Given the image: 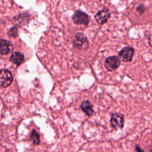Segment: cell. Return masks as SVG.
I'll list each match as a JSON object with an SVG mask.
<instances>
[{
    "label": "cell",
    "instance_id": "obj_11",
    "mask_svg": "<svg viewBox=\"0 0 152 152\" xmlns=\"http://www.w3.org/2000/svg\"><path fill=\"white\" fill-rule=\"evenodd\" d=\"M30 140L33 144L38 145L40 143V136L39 134L34 130L33 129L30 135Z\"/></svg>",
    "mask_w": 152,
    "mask_h": 152
},
{
    "label": "cell",
    "instance_id": "obj_10",
    "mask_svg": "<svg viewBox=\"0 0 152 152\" xmlns=\"http://www.w3.org/2000/svg\"><path fill=\"white\" fill-rule=\"evenodd\" d=\"M24 60V55L18 52H15L12 53L10 56V61L17 65H20L21 64Z\"/></svg>",
    "mask_w": 152,
    "mask_h": 152
},
{
    "label": "cell",
    "instance_id": "obj_1",
    "mask_svg": "<svg viewBox=\"0 0 152 152\" xmlns=\"http://www.w3.org/2000/svg\"><path fill=\"white\" fill-rule=\"evenodd\" d=\"M73 45L74 48L80 50H86L88 47V42L86 36L83 33H77Z\"/></svg>",
    "mask_w": 152,
    "mask_h": 152
},
{
    "label": "cell",
    "instance_id": "obj_8",
    "mask_svg": "<svg viewBox=\"0 0 152 152\" xmlns=\"http://www.w3.org/2000/svg\"><path fill=\"white\" fill-rule=\"evenodd\" d=\"M13 49L12 43L7 40L0 39V53L6 55L11 52Z\"/></svg>",
    "mask_w": 152,
    "mask_h": 152
},
{
    "label": "cell",
    "instance_id": "obj_12",
    "mask_svg": "<svg viewBox=\"0 0 152 152\" xmlns=\"http://www.w3.org/2000/svg\"><path fill=\"white\" fill-rule=\"evenodd\" d=\"M135 150L137 152H144L140 147L138 145H137L135 147Z\"/></svg>",
    "mask_w": 152,
    "mask_h": 152
},
{
    "label": "cell",
    "instance_id": "obj_2",
    "mask_svg": "<svg viewBox=\"0 0 152 152\" xmlns=\"http://www.w3.org/2000/svg\"><path fill=\"white\" fill-rule=\"evenodd\" d=\"M13 81L11 72L5 69L0 70V86L7 87L9 86Z\"/></svg>",
    "mask_w": 152,
    "mask_h": 152
},
{
    "label": "cell",
    "instance_id": "obj_3",
    "mask_svg": "<svg viewBox=\"0 0 152 152\" xmlns=\"http://www.w3.org/2000/svg\"><path fill=\"white\" fill-rule=\"evenodd\" d=\"M121 64V59L116 56H111L106 58L104 61V66L109 71H112L116 69Z\"/></svg>",
    "mask_w": 152,
    "mask_h": 152
},
{
    "label": "cell",
    "instance_id": "obj_5",
    "mask_svg": "<svg viewBox=\"0 0 152 152\" xmlns=\"http://www.w3.org/2000/svg\"><path fill=\"white\" fill-rule=\"evenodd\" d=\"M134 54V49L132 47L127 46L121 50L119 53V59L124 62H130L132 61Z\"/></svg>",
    "mask_w": 152,
    "mask_h": 152
},
{
    "label": "cell",
    "instance_id": "obj_4",
    "mask_svg": "<svg viewBox=\"0 0 152 152\" xmlns=\"http://www.w3.org/2000/svg\"><path fill=\"white\" fill-rule=\"evenodd\" d=\"M72 20L74 23L77 24L87 25L89 23V18L88 15L81 11H76L73 16Z\"/></svg>",
    "mask_w": 152,
    "mask_h": 152
},
{
    "label": "cell",
    "instance_id": "obj_7",
    "mask_svg": "<svg viewBox=\"0 0 152 152\" xmlns=\"http://www.w3.org/2000/svg\"><path fill=\"white\" fill-rule=\"evenodd\" d=\"M110 13L107 8H104L101 11H99L95 15V19L99 24H104L110 17Z\"/></svg>",
    "mask_w": 152,
    "mask_h": 152
},
{
    "label": "cell",
    "instance_id": "obj_6",
    "mask_svg": "<svg viewBox=\"0 0 152 152\" xmlns=\"http://www.w3.org/2000/svg\"><path fill=\"white\" fill-rule=\"evenodd\" d=\"M124 124V116L121 113H113L110 118V125L114 128H122Z\"/></svg>",
    "mask_w": 152,
    "mask_h": 152
},
{
    "label": "cell",
    "instance_id": "obj_9",
    "mask_svg": "<svg viewBox=\"0 0 152 152\" xmlns=\"http://www.w3.org/2000/svg\"><path fill=\"white\" fill-rule=\"evenodd\" d=\"M80 108L88 116H91L93 113V105L88 100L83 101L80 105Z\"/></svg>",
    "mask_w": 152,
    "mask_h": 152
}]
</instances>
